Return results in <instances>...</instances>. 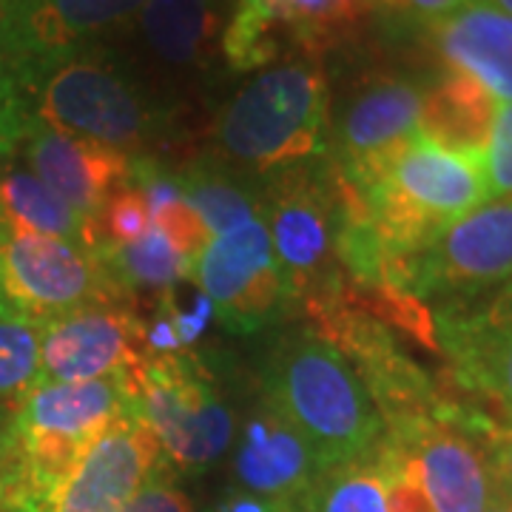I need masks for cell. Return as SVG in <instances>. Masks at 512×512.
Here are the masks:
<instances>
[{
    "label": "cell",
    "mask_w": 512,
    "mask_h": 512,
    "mask_svg": "<svg viewBox=\"0 0 512 512\" xmlns=\"http://www.w3.org/2000/svg\"><path fill=\"white\" fill-rule=\"evenodd\" d=\"M262 402L308 441L322 473L367 461L384 441V419L350 359L316 333H291L262 370Z\"/></svg>",
    "instance_id": "1"
},
{
    "label": "cell",
    "mask_w": 512,
    "mask_h": 512,
    "mask_svg": "<svg viewBox=\"0 0 512 512\" xmlns=\"http://www.w3.org/2000/svg\"><path fill=\"white\" fill-rule=\"evenodd\" d=\"M359 200L382 251V288L402 293L410 259L490 200V188L481 160L450 154L416 137Z\"/></svg>",
    "instance_id": "2"
},
{
    "label": "cell",
    "mask_w": 512,
    "mask_h": 512,
    "mask_svg": "<svg viewBox=\"0 0 512 512\" xmlns=\"http://www.w3.org/2000/svg\"><path fill=\"white\" fill-rule=\"evenodd\" d=\"M330 126L328 74L319 55L293 52L256 72L217 117V146L259 174L319 157Z\"/></svg>",
    "instance_id": "3"
},
{
    "label": "cell",
    "mask_w": 512,
    "mask_h": 512,
    "mask_svg": "<svg viewBox=\"0 0 512 512\" xmlns=\"http://www.w3.org/2000/svg\"><path fill=\"white\" fill-rule=\"evenodd\" d=\"M137 370L94 382L40 379L20 396L9 419L15 444V484L9 507L18 498L55 487L114 421L137 413Z\"/></svg>",
    "instance_id": "4"
},
{
    "label": "cell",
    "mask_w": 512,
    "mask_h": 512,
    "mask_svg": "<svg viewBox=\"0 0 512 512\" xmlns=\"http://www.w3.org/2000/svg\"><path fill=\"white\" fill-rule=\"evenodd\" d=\"M259 217L268 228L276 265L291 299L316 308L348 291L350 279L339 262L348 197L345 180L330 160L279 171Z\"/></svg>",
    "instance_id": "5"
},
{
    "label": "cell",
    "mask_w": 512,
    "mask_h": 512,
    "mask_svg": "<svg viewBox=\"0 0 512 512\" xmlns=\"http://www.w3.org/2000/svg\"><path fill=\"white\" fill-rule=\"evenodd\" d=\"M23 94L32 128L106 143L126 154L157 123L140 86L97 46L26 77Z\"/></svg>",
    "instance_id": "6"
},
{
    "label": "cell",
    "mask_w": 512,
    "mask_h": 512,
    "mask_svg": "<svg viewBox=\"0 0 512 512\" xmlns=\"http://www.w3.org/2000/svg\"><path fill=\"white\" fill-rule=\"evenodd\" d=\"M137 416L160 441L165 464L180 473L214 467L234 444V416L194 353L146 356L137 370Z\"/></svg>",
    "instance_id": "7"
},
{
    "label": "cell",
    "mask_w": 512,
    "mask_h": 512,
    "mask_svg": "<svg viewBox=\"0 0 512 512\" xmlns=\"http://www.w3.org/2000/svg\"><path fill=\"white\" fill-rule=\"evenodd\" d=\"M0 299L9 313L40 325L83 308L131 305L100 256L80 242L9 234H0Z\"/></svg>",
    "instance_id": "8"
},
{
    "label": "cell",
    "mask_w": 512,
    "mask_h": 512,
    "mask_svg": "<svg viewBox=\"0 0 512 512\" xmlns=\"http://www.w3.org/2000/svg\"><path fill=\"white\" fill-rule=\"evenodd\" d=\"M512 282V197L478 205L407 265L402 293L464 299Z\"/></svg>",
    "instance_id": "9"
},
{
    "label": "cell",
    "mask_w": 512,
    "mask_h": 512,
    "mask_svg": "<svg viewBox=\"0 0 512 512\" xmlns=\"http://www.w3.org/2000/svg\"><path fill=\"white\" fill-rule=\"evenodd\" d=\"M478 433L493 436L495 427L461 421L444 407L436 416L384 430V439L410 456L433 512H484L495 501V481Z\"/></svg>",
    "instance_id": "10"
},
{
    "label": "cell",
    "mask_w": 512,
    "mask_h": 512,
    "mask_svg": "<svg viewBox=\"0 0 512 512\" xmlns=\"http://www.w3.org/2000/svg\"><path fill=\"white\" fill-rule=\"evenodd\" d=\"M419 111L421 89L404 77L379 74L350 92L333 126L330 163L356 194L382 180L419 137Z\"/></svg>",
    "instance_id": "11"
},
{
    "label": "cell",
    "mask_w": 512,
    "mask_h": 512,
    "mask_svg": "<svg viewBox=\"0 0 512 512\" xmlns=\"http://www.w3.org/2000/svg\"><path fill=\"white\" fill-rule=\"evenodd\" d=\"M191 282L214 302L217 319L234 333L271 325L282 305L291 302L262 217L211 237L194 262Z\"/></svg>",
    "instance_id": "12"
},
{
    "label": "cell",
    "mask_w": 512,
    "mask_h": 512,
    "mask_svg": "<svg viewBox=\"0 0 512 512\" xmlns=\"http://www.w3.org/2000/svg\"><path fill=\"white\" fill-rule=\"evenodd\" d=\"M163 461L154 430L137 413H126L69 476L46 493L18 498L9 512H120Z\"/></svg>",
    "instance_id": "13"
},
{
    "label": "cell",
    "mask_w": 512,
    "mask_h": 512,
    "mask_svg": "<svg viewBox=\"0 0 512 512\" xmlns=\"http://www.w3.org/2000/svg\"><path fill=\"white\" fill-rule=\"evenodd\" d=\"M146 0H18L0 15V43L20 83L137 18Z\"/></svg>",
    "instance_id": "14"
},
{
    "label": "cell",
    "mask_w": 512,
    "mask_h": 512,
    "mask_svg": "<svg viewBox=\"0 0 512 512\" xmlns=\"http://www.w3.org/2000/svg\"><path fill=\"white\" fill-rule=\"evenodd\" d=\"M433 342L458 382L487 396L512 421V282L444 302L433 319Z\"/></svg>",
    "instance_id": "15"
},
{
    "label": "cell",
    "mask_w": 512,
    "mask_h": 512,
    "mask_svg": "<svg viewBox=\"0 0 512 512\" xmlns=\"http://www.w3.org/2000/svg\"><path fill=\"white\" fill-rule=\"evenodd\" d=\"M146 362L143 319L131 305H97L57 316L40 333V379L94 382Z\"/></svg>",
    "instance_id": "16"
},
{
    "label": "cell",
    "mask_w": 512,
    "mask_h": 512,
    "mask_svg": "<svg viewBox=\"0 0 512 512\" xmlns=\"http://www.w3.org/2000/svg\"><path fill=\"white\" fill-rule=\"evenodd\" d=\"M319 476L322 467L308 441L268 404H259L234 450L237 490L293 510L308 501Z\"/></svg>",
    "instance_id": "17"
},
{
    "label": "cell",
    "mask_w": 512,
    "mask_h": 512,
    "mask_svg": "<svg viewBox=\"0 0 512 512\" xmlns=\"http://www.w3.org/2000/svg\"><path fill=\"white\" fill-rule=\"evenodd\" d=\"M23 146L29 171L83 217L131 180V154L106 143L32 128Z\"/></svg>",
    "instance_id": "18"
},
{
    "label": "cell",
    "mask_w": 512,
    "mask_h": 512,
    "mask_svg": "<svg viewBox=\"0 0 512 512\" xmlns=\"http://www.w3.org/2000/svg\"><path fill=\"white\" fill-rule=\"evenodd\" d=\"M430 40L450 69L476 77L498 103H512V15L478 0L430 23Z\"/></svg>",
    "instance_id": "19"
},
{
    "label": "cell",
    "mask_w": 512,
    "mask_h": 512,
    "mask_svg": "<svg viewBox=\"0 0 512 512\" xmlns=\"http://www.w3.org/2000/svg\"><path fill=\"white\" fill-rule=\"evenodd\" d=\"M498 106L476 77L447 69L421 92L419 137L430 146L484 163Z\"/></svg>",
    "instance_id": "20"
},
{
    "label": "cell",
    "mask_w": 512,
    "mask_h": 512,
    "mask_svg": "<svg viewBox=\"0 0 512 512\" xmlns=\"http://www.w3.org/2000/svg\"><path fill=\"white\" fill-rule=\"evenodd\" d=\"M134 20L148 55L177 72L202 66L220 35V12L208 0H146Z\"/></svg>",
    "instance_id": "21"
},
{
    "label": "cell",
    "mask_w": 512,
    "mask_h": 512,
    "mask_svg": "<svg viewBox=\"0 0 512 512\" xmlns=\"http://www.w3.org/2000/svg\"><path fill=\"white\" fill-rule=\"evenodd\" d=\"M83 225L86 217L69 208L29 168H6L0 174V234L80 242Z\"/></svg>",
    "instance_id": "22"
},
{
    "label": "cell",
    "mask_w": 512,
    "mask_h": 512,
    "mask_svg": "<svg viewBox=\"0 0 512 512\" xmlns=\"http://www.w3.org/2000/svg\"><path fill=\"white\" fill-rule=\"evenodd\" d=\"M276 23L296 52L319 55L345 43L373 12L367 0H237Z\"/></svg>",
    "instance_id": "23"
},
{
    "label": "cell",
    "mask_w": 512,
    "mask_h": 512,
    "mask_svg": "<svg viewBox=\"0 0 512 512\" xmlns=\"http://www.w3.org/2000/svg\"><path fill=\"white\" fill-rule=\"evenodd\" d=\"M114 285L134 302L140 291L163 293L185 279H191L194 262L183 256L154 225L146 234L126 245L94 251Z\"/></svg>",
    "instance_id": "24"
},
{
    "label": "cell",
    "mask_w": 512,
    "mask_h": 512,
    "mask_svg": "<svg viewBox=\"0 0 512 512\" xmlns=\"http://www.w3.org/2000/svg\"><path fill=\"white\" fill-rule=\"evenodd\" d=\"M174 177H177L183 200L200 214L211 237L234 231L239 225L259 217V202L220 171L197 165V168H188Z\"/></svg>",
    "instance_id": "25"
},
{
    "label": "cell",
    "mask_w": 512,
    "mask_h": 512,
    "mask_svg": "<svg viewBox=\"0 0 512 512\" xmlns=\"http://www.w3.org/2000/svg\"><path fill=\"white\" fill-rule=\"evenodd\" d=\"M220 49L234 72H262L296 52L291 37L245 3H237L228 26L222 29Z\"/></svg>",
    "instance_id": "26"
},
{
    "label": "cell",
    "mask_w": 512,
    "mask_h": 512,
    "mask_svg": "<svg viewBox=\"0 0 512 512\" xmlns=\"http://www.w3.org/2000/svg\"><path fill=\"white\" fill-rule=\"evenodd\" d=\"M308 512H390L373 458L325 470L305 501Z\"/></svg>",
    "instance_id": "27"
},
{
    "label": "cell",
    "mask_w": 512,
    "mask_h": 512,
    "mask_svg": "<svg viewBox=\"0 0 512 512\" xmlns=\"http://www.w3.org/2000/svg\"><path fill=\"white\" fill-rule=\"evenodd\" d=\"M151 228V211L140 188L128 183L117 188L92 217H86L80 245L89 251H103L140 239Z\"/></svg>",
    "instance_id": "28"
},
{
    "label": "cell",
    "mask_w": 512,
    "mask_h": 512,
    "mask_svg": "<svg viewBox=\"0 0 512 512\" xmlns=\"http://www.w3.org/2000/svg\"><path fill=\"white\" fill-rule=\"evenodd\" d=\"M40 333L43 325L26 316H0V399L18 402L40 382Z\"/></svg>",
    "instance_id": "29"
},
{
    "label": "cell",
    "mask_w": 512,
    "mask_h": 512,
    "mask_svg": "<svg viewBox=\"0 0 512 512\" xmlns=\"http://www.w3.org/2000/svg\"><path fill=\"white\" fill-rule=\"evenodd\" d=\"M157 311L163 313L165 319L171 322V328L177 333L180 348L183 350L197 345L202 339V333L211 325V319L217 316L214 313V302L200 288H191V291L183 288V282L160 293Z\"/></svg>",
    "instance_id": "30"
},
{
    "label": "cell",
    "mask_w": 512,
    "mask_h": 512,
    "mask_svg": "<svg viewBox=\"0 0 512 512\" xmlns=\"http://www.w3.org/2000/svg\"><path fill=\"white\" fill-rule=\"evenodd\" d=\"M32 120L18 69L0 43V157H9L29 137Z\"/></svg>",
    "instance_id": "31"
},
{
    "label": "cell",
    "mask_w": 512,
    "mask_h": 512,
    "mask_svg": "<svg viewBox=\"0 0 512 512\" xmlns=\"http://www.w3.org/2000/svg\"><path fill=\"white\" fill-rule=\"evenodd\" d=\"M151 225L165 234V239L188 256L191 262H197V256L202 254V248L211 242V231L205 228V222L200 220V214L180 197V200H171L154 208L151 211Z\"/></svg>",
    "instance_id": "32"
},
{
    "label": "cell",
    "mask_w": 512,
    "mask_h": 512,
    "mask_svg": "<svg viewBox=\"0 0 512 512\" xmlns=\"http://www.w3.org/2000/svg\"><path fill=\"white\" fill-rule=\"evenodd\" d=\"M484 177L490 200L512 197V103L498 106L493 134L484 151Z\"/></svg>",
    "instance_id": "33"
},
{
    "label": "cell",
    "mask_w": 512,
    "mask_h": 512,
    "mask_svg": "<svg viewBox=\"0 0 512 512\" xmlns=\"http://www.w3.org/2000/svg\"><path fill=\"white\" fill-rule=\"evenodd\" d=\"M168 470L171 467L163 461L120 512H194L191 498L168 478Z\"/></svg>",
    "instance_id": "34"
},
{
    "label": "cell",
    "mask_w": 512,
    "mask_h": 512,
    "mask_svg": "<svg viewBox=\"0 0 512 512\" xmlns=\"http://www.w3.org/2000/svg\"><path fill=\"white\" fill-rule=\"evenodd\" d=\"M367 3H370V9H382L387 15L430 26V23L450 18L453 12L470 6V3H478V0H367Z\"/></svg>",
    "instance_id": "35"
},
{
    "label": "cell",
    "mask_w": 512,
    "mask_h": 512,
    "mask_svg": "<svg viewBox=\"0 0 512 512\" xmlns=\"http://www.w3.org/2000/svg\"><path fill=\"white\" fill-rule=\"evenodd\" d=\"M490 470L495 481V498H504L512 504V427L495 430L487 441Z\"/></svg>",
    "instance_id": "36"
},
{
    "label": "cell",
    "mask_w": 512,
    "mask_h": 512,
    "mask_svg": "<svg viewBox=\"0 0 512 512\" xmlns=\"http://www.w3.org/2000/svg\"><path fill=\"white\" fill-rule=\"evenodd\" d=\"M9 419H0V512L9 510L12 484H15V444H12Z\"/></svg>",
    "instance_id": "37"
},
{
    "label": "cell",
    "mask_w": 512,
    "mask_h": 512,
    "mask_svg": "<svg viewBox=\"0 0 512 512\" xmlns=\"http://www.w3.org/2000/svg\"><path fill=\"white\" fill-rule=\"evenodd\" d=\"M481 3L493 6V9H498V12H504V15H512V0H481Z\"/></svg>",
    "instance_id": "38"
},
{
    "label": "cell",
    "mask_w": 512,
    "mask_h": 512,
    "mask_svg": "<svg viewBox=\"0 0 512 512\" xmlns=\"http://www.w3.org/2000/svg\"><path fill=\"white\" fill-rule=\"evenodd\" d=\"M484 512H512V504L510 501H504V498H495L493 504H490Z\"/></svg>",
    "instance_id": "39"
},
{
    "label": "cell",
    "mask_w": 512,
    "mask_h": 512,
    "mask_svg": "<svg viewBox=\"0 0 512 512\" xmlns=\"http://www.w3.org/2000/svg\"><path fill=\"white\" fill-rule=\"evenodd\" d=\"M208 3H211V6H214L217 12H220V9H225V6H231V3H237V0H208Z\"/></svg>",
    "instance_id": "40"
},
{
    "label": "cell",
    "mask_w": 512,
    "mask_h": 512,
    "mask_svg": "<svg viewBox=\"0 0 512 512\" xmlns=\"http://www.w3.org/2000/svg\"><path fill=\"white\" fill-rule=\"evenodd\" d=\"M15 3H18V0H0V15H6Z\"/></svg>",
    "instance_id": "41"
},
{
    "label": "cell",
    "mask_w": 512,
    "mask_h": 512,
    "mask_svg": "<svg viewBox=\"0 0 512 512\" xmlns=\"http://www.w3.org/2000/svg\"><path fill=\"white\" fill-rule=\"evenodd\" d=\"M0 316H9V308H6L3 302H0Z\"/></svg>",
    "instance_id": "42"
},
{
    "label": "cell",
    "mask_w": 512,
    "mask_h": 512,
    "mask_svg": "<svg viewBox=\"0 0 512 512\" xmlns=\"http://www.w3.org/2000/svg\"><path fill=\"white\" fill-rule=\"evenodd\" d=\"M293 512H308V507H305V504H302V507H296V510Z\"/></svg>",
    "instance_id": "43"
},
{
    "label": "cell",
    "mask_w": 512,
    "mask_h": 512,
    "mask_svg": "<svg viewBox=\"0 0 512 512\" xmlns=\"http://www.w3.org/2000/svg\"><path fill=\"white\" fill-rule=\"evenodd\" d=\"M0 302H3V299H0Z\"/></svg>",
    "instance_id": "44"
}]
</instances>
